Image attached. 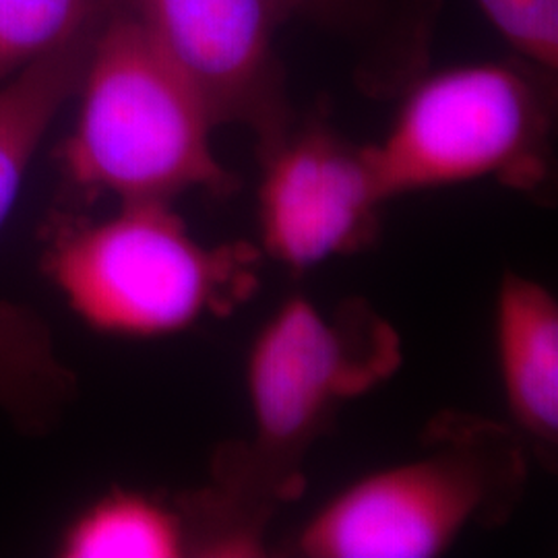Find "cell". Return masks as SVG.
I'll use <instances>...</instances> for the list:
<instances>
[{
    "label": "cell",
    "instance_id": "6da1fadb",
    "mask_svg": "<svg viewBox=\"0 0 558 558\" xmlns=\"http://www.w3.org/2000/svg\"><path fill=\"white\" fill-rule=\"evenodd\" d=\"M399 362L398 333L368 306L327 313L304 296L286 300L246 362L253 439L221 453L211 495L263 534L271 509L299 493L302 459L339 408L380 385Z\"/></svg>",
    "mask_w": 558,
    "mask_h": 558
},
{
    "label": "cell",
    "instance_id": "7a4b0ae2",
    "mask_svg": "<svg viewBox=\"0 0 558 558\" xmlns=\"http://www.w3.org/2000/svg\"><path fill=\"white\" fill-rule=\"evenodd\" d=\"M75 98L80 112L60 161L81 193L172 203L191 191L234 189L211 145L216 122L122 0L92 48Z\"/></svg>",
    "mask_w": 558,
    "mask_h": 558
},
{
    "label": "cell",
    "instance_id": "3957f363",
    "mask_svg": "<svg viewBox=\"0 0 558 558\" xmlns=\"http://www.w3.org/2000/svg\"><path fill=\"white\" fill-rule=\"evenodd\" d=\"M46 267L69 306L119 338L174 336L223 315L255 288V255L203 244L163 201L120 203L96 221L62 223Z\"/></svg>",
    "mask_w": 558,
    "mask_h": 558
},
{
    "label": "cell",
    "instance_id": "277c9868",
    "mask_svg": "<svg viewBox=\"0 0 558 558\" xmlns=\"http://www.w3.org/2000/svg\"><path fill=\"white\" fill-rule=\"evenodd\" d=\"M418 458L343 488L296 538L306 558H435L472 525L499 523L525 482L518 440L497 424L447 418L433 424Z\"/></svg>",
    "mask_w": 558,
    "mask_h": 558
},
{
    "label": "cell",
    "instance_id": "5b68a950",
    "mask_svg": "<svg viewBox=\"0 0 558 558\" xmlns=\"http://www.w3.org/2000/svg\"><path fill=\"white\" fill-rule=\"evenodd\" d=\"M550 73L521 60L416 77L387 137L368 145L385 201L495 179L536 189L548 174Z\"/></svg>",
    "mask_w": 558,
    "mask_h": 558
},
{
    "label": "cell",
    "instance_id": "8992f818",
    "mask_svg": "<svg viewBox=\"0 0 558 558\" xmlns=\"http://www.w3.org/2000/svg\"><path fill=\"white\" fill-rule=\"evenodd\" d=\"M195 89L209 117L242 124L260 143L294 122L278 57L283 0H122Z\"/></svg>",
    "mask_w": 558,
    "mask_h": 558
},
{
    "label": "cell",
    "instance_id": "52a82bcc",
    "mask_svg": "<svg viewBox=\"0 0 558 558\" xmlns=\"http://www.w3.org/2000/svg\"><path fill=\"white\" fill-rule=\"evenodd\" d=\"M259 151L260 242L267 255L304 271L368 244L387 203L368 147L320 122L294 120L260 143Z\"/></svg>",
    "mask_w": 558,
    "mask_h": 558
},
{
    "label": "cell",
    "instance_id": "ba28073f",
    "mask_svg": "<svg viewBox=\"0 0 558 558\" xmlns=\"http://www.w3.org/2000/svg\"><path fill=\"white\" fill-rule=\"evenodd\" d=\"M495 345L509 416L530 440L558 442V304L534 279L507 274L495 304Z\"/></svg>",
    "mask_w": 558,
    "mask_h": 558
},
{
    "label": "cell",
    "instance_id": "9c48e42d",
    "mask_svg": "<svg viewBox=\"0 0 558 558\" xmlns=\"http://www.w3.org/2000/svg\"><path fill=\"white\" fill-rule=\"evenodd\" d=\"M290 15L343 41L368 92H393L428 59L439 0H283Z\"/></svg>",
    "mask_w": 558,
    "mask_h": 558
},
{
    "label": "cell",
    "instance_id": "30bf717a",
    "mask_svg": "<svg viewBox=\"0 0 558 558\" xmlns=\"http://www.w3.org/2000/svg\"><path fill=\"white\" fill-rule=\"evenodd\" d=\"M64 558L205 557V536L191 500L156 499L112 490L92 502L62 532Z\"/></svg>",
    "mask_w": 558,
    "mask_h": 558
},
{
    "label": "cell",
    "instance_id": "8fae6325",
    "mask_svg": "<svg viewBox=\"0 0 558 558\" xmlns=\"http://www.w3.org/2000/svg\"><path fill=\"white\" fill-rule=\"evenodd\" d=\"M94 40L77 41L0 83V226L66 101L80 92Z\"/></svg>",
    "mask_w": 558,
    "mask_h": 558
},
{
    "label": "cell",
    "instance_id": "7c38bea8",
    "mask_svg": "<svg viewBox=\"0 0 558 558\" xmlns=\"http://www.w3.org/2000/svg\"><path fill=\"white\" fill-rule=\"evenodd\" d=\"M75 391V375L46 320L25 304L0 300V412L27 433H46Z\"/></svg>",
    "mask_w": 558,
    "mask_h": 558
},
{
    "label": "cell",
    "instance_id": "4fadbf2b",
    "mask_svg": "<svg viewBox=\"0 0 558 558\" xmlns=\"http://www.w3.org/2000/svg\"><path fill=\"white\" fill-rule=\"evenodd\" d=\"M120 0H0V83L62 48L100 36Z\"/></svg>",
    "mask_w": 558,
    "mask_h": 558
},
{
    "label": "cell",
    "instance_id": "5bb4252c",
    "mask_svg": "<svg viewBox=\"0 0 558 558\" xmlns=\"http://www.w3.org/2000/svg\"><path fill=\"white\" fill-rule=\"evenodd\" d=\"M519 59L546 73L558 66V0H476Z\"/></svg>",
    "mask_w": 558,
    "mask_h": 558
}]
</instances>
